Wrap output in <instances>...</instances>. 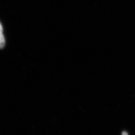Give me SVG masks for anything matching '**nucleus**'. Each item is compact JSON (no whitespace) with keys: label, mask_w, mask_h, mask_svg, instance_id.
Listing matches in <instances>:
<instances>
[{"label":"nucleus","mask_w":135,"mask_h":135,"mask_svg":"<svg viewBox=\"0 0 135 135\" xmlns=\"http://www.w3.org/2000/svg\"><path fill=\"white\" fill-rule=\"evenodd\" d=\"M5 44V39L3 34V27L0 22V49L4 47Z\"/></svg>","instance_id":"obj_1"},{"label":"nucleus","mask_w":135,"mask_h":135,"mask_svg":"<svg viewBox=\"0 0 135 135\" xmlns=\"http://www.w3.org/2000/svg\"><path fill=\"white\" fill-rule=\"evenodd\" d=\"M122 135H129L127 133H126V132H122Z\"/></svg>","instance_id":"obj_2"}]
</instances>
